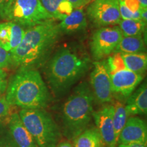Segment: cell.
Wrapping results in <instances>:
<instances>
[{"instance_id": "1", "label": "cell", "mask_w": 147, "mask_h": 147, "mask_svg": "<svg viewBox=\"0 0 147 147\" xmlns=\"http://www.w3.org/2000/svg\"><path fill=\"white\" fill-rule=\"evenodd\" d=\"M91 59L78 47L60 48L48 62L45 74L48 84L58 96L65 93L89 70Z\"/></svg>"}, {"instance_id": "2", "label": "cell", "mask_w": 147, "mask_h": 147, "mask_svg": "<svg viewBox=\"0 0 147 147\" xmlns=\"http://www.w3.org/2000/svg\"><path fill=\"white\" fill-rule=\"evenodd\" d=\"M55 20L27 27L19 45L11 54L12 65L32 68L45 59L61 34Z\"/></svg>"}, {"instance_id": "3", "label": "cell", "mask_w": 147, "mask_h": 147, "mask_svg": "<svg viewBox=\"0 0 147 147\" xmlns=\"http://www.w3.org/2000/svg\"><path fill=\"white\" fill-rule=\"evenodd\" d=\"M5 98L11 106L22 109H43L49 105L51 95L39 71L21 68L7 86Z\"/></svg>"}, {"instance_id": "4", "label": "cell", "mask_w": 147, "mask_h": 147, "mask_svg": "<svg viewBox=\"0 0 147 147\" xmlns=\"http://www.w3.org/2000/svg\"><path fill=\"white\" fill-rule=\"evenodd\" d=\"M94 96L87 82H83L75 88L64 103L62 122L64 134L74 140L84 131L93 119Z\"/></svg>"}, {"instance_id": "5", "label": "cell", "mask_w": 147, "mask_h": 147, "mask_svg": "<svg viewBox=\"0 0 147 147\" xmlns=\"http://www.w3.org/2000/svg\"><path fill=\"white\" fill-rule=\"evenodd\" d=\"M18 115L38 146L56 147L61 131L50 114L43 109H22Z\"/></svg>"}, {"instance_id": "6", "label": "cell", "mask_w": 147, "mask_h": 147, "mask_svg": "<svg viewBox=\"0 0 147 147\" xmlns=\"http://www.w3.org/2000/svg\"><path fill=\"white\" fill-rule=\"evenodd\" d=\"M0 18L27 28L54 20L40 0H9Z\"/></svg>"}, {"instance_id": "7", "label": "cell", "mask_w": 147, "mask_h": 147, "mask_svg": "<svg viewBox=\"0 0 147 147\" xmlns=\"http://www.w3.org/2000/svg\"><path fill=\"white\" fill-rule=\"evenodd\" d=\"M122 37V32L117 26L100 27L97 29L90 42L93 58L101 61L113 54Z\"/></svg>"}, {"instance_id": "8", "label": "cell", "mask_w": 147, "mask_h": 147, "mask_svg": "<svg viewBox=\"0 0 147 147\" xmlns=\"http://www.w3.org/2000/svg\"><path fill=\"white\" fill-rule=\"evenodd\" d=\"M87 14L89 21L97 27L119 24L121 20L119 0H95L88 5Z\"/></svg>"}, {"instance_id": "9", "label": "cell", "mask_w": 147, "mask_h": 147, "mask_svg": "<svg viewBox=\"0 0 147 147\" xmlns=\"http://www.w3.org/2000/svg\"><path fill=\"white\" fill-rule=\"evenodd\" d=\"M93 65L90 84L94 99L100 104L112 102L113 94L111 80L106 60L96 61Z\"/></svg>"}, {"instance_id": "10", "label": "cell", "mask_w": 147, "mask_h": 147, "mask_svg": "<svg viewBox=\"0 0 147 147\" xmlns=\"http://www.w3.org/2000/svg\"><path fill=\"white\" fill-rule=\"evenodd\" d=\"M110 76L113 94L123 99L127 98L144 79V74L127 68L110 72Z\"/></svg>"}, {"instance_id": "11", "label": "cell", "mask_w": 147, "mask_h": 147, "mask_svg": "<svg viewBox=\"0 0 147 147\" xmlns=\"http://www.w3.org/2000/svg\"><path fill=\"white\" fill-rule=\"evenodd\" d=\"M113 104H106L93 113L97 129L108 147H116L117 144L113 127Z\"/></svg>"}, {"instance_id": "12", "label": "cell", "mask_w": 147, "mask_h": 147, "mask_svg": "<svg viewBox=\"0 0 147 147\" xmlns=\"http://www.w3.org/2000/svg\"><path fill=\"white\" fill-rule=\"evenodd\" d=\"M147 126L144 121L137 117H129L123 128L117 144L146 143Z\"/></svg>"}, {"instance_id": "13", "label": "cell", "mask_w": 147, "mask_h": 147, "mask_svg": "<svg viewBox=\"0 0 147 147\" xmlns=\"http://www.w3.org/2000/svg\"><path fill=\"white\" fill-rule=\"evenodd\" d=\"M25 32L23 27L13 22L0 23V45L11 53L21 43Z\"/></svg>"}, {"instance_id": "14", "label": "cell", "mask_w": 147, "mask_h": 147, "mask_svg": "<svg viewBox=\"0 0 147 147\" xmlns=\"http://www.w3.org/2000/svg\"><path fill=\"white\" fill-rule=\"evenodd\" d=\"M59 25L61 34L75 35L84 32L87 27V20L83 8L74 9Z\"/></svg>"}, {"instance_id": "15", "label": "cell", "mask_w": 147, "mask_h": 147, "mask_svg": "<svg viewBox=\"0 0 147 147\" xmlns=\"http://www.w3.org/2000/svg\"><path fill=\"white\" fill-rule=\"evenodd\" d=\"M9 127L11 134L17 147H39L33 138L17 113H13L9 118Z\"/></svg>"}, {"instance_id": "16", "label": "cell", "mask_w": 147, "mask_h": 147, "mask_svg": "<svg viewBox=\"0 0 147 147\" xmlns=\"http://www.w3.org/2000/svg\"><path fill=\"white\" fill-rule=\"evenodd\" d=\"M127 98L125 106L128 117L142 114L146 115L147 113L146 82H143Z\"/></svg>"}, {"instance_id": "17", "label": "cell", "mask_w": 147, "mask_h": 147, "mask_svg": "<svg viewBox=\"0 0 147 147\" xmlns=\"http://www.w3.org/2000/svg\"><path fill=\"white\" fill-rule=\"evenodd\" d=\"M40 1L54 20L61 21L74 10L67 0H40Z\"/></svg>"}, {"instance_id": "18", "label": "cell", "mask_w": 147, "mask_h": 147, "mask_svg": "<svg viewBox=\"0 0 147 147\" xmlns=\"http://www.w3.org/2000/svg\"><path fill=\"white\" fill-rule=\"evenodd\" d=\"M145 42L143 36H123L114 53L134 54L145 53Z\"/></svg>"}, {"instance_id": "19", "label": "cell", "mask_w": 147, "mask_h": 147, "mask_svg": "<svg viewBox=\"0 0 147 147\" xmlns=\"http://www.w3.org/2000/svg\"><path fill=\"white\" fill-rule=\"evenodd\" d=\"M74 140V147H104V143L96 127L86 129Z\"/></svg>"}, {"instance_id": "20", "label": "cell", "mask_w": 147, "mask_h": 147, "mask_svg": "<svg viewBox=\"0 0 147 147\" xmlns=\"http://www.w3.org/2000/svg\"><path fill=\"white\" fill-rule=\"evenodd\" d=\"M121 55L126 68L134 72L144 74L147 67V55L146 53L121 54Z\"/></svg>"}, {"instance_id": "21", "label": "cell", "mask_w": 147, "mask_h": 147, "mask_svg": "<svg viewBox=\"0 0 147 147\" xmlns=\"http://www.w3.org/2000/svg\"><path fill=\"white\" fill-rule=\"evenodd\" d=\"M146 26V23L141 20L121 19L119 23V27L123 36H143Z\"/></svg>"}, {"instance_id": "22", "label": "cell", "mask_w": 147, "mask_h": 147, "mask_svg": "<svg viewBox=\"0 0 147 147\" xmlns=\"http://www.w3.org/2000/svg\"><path fill=\"white\" fill-rule=\"evenodd\" d=\"M113 127L115 139L117 142L119 135L126 123L128 117L125 106L123 104L120 102H117L113 104Z\"/></svg>"}, {"instance_id": "23", "label": "cell", "mask_w": 147, "mask_h": 147, "mask_svg": "<svg viewBox=\"0 0 147 147\" xmlns=\"http://www.w3.org/2000/svg\"><path fill=\"white\" fill-rule=\"evenodd\" d=\"M106 61L110 73L126 68L122 55L119 53H114L113 55H110Z\"/></svg>"}, {"instance_id": "24", "label": "cell", "mask_w": 147, "mask_h": 147, "mask_svg": "<svg viewBox=\"0 0 147 147\" xmlns=\"http://www.w3.org/2000/svg\"><path fill=\"white\" fill-rule=\"evenodd\" d=\"M11 106L5 97L0 95V121L8 117L11 114Z\"/></svg>"}, {"instance_id": "25", "label": "cell", "mask_w": 147, "mask_h": 147, "mask_svg": "<svg viewBox=\"0 0 147 147\" xmlns=\"http://www.w3.org/2000/svg\"><path fill=\"white\" fill-rule=\"evenodd\" d=\"M12 65L11 54L0 45V68H8Z\"/></svg>"}, {"instance_id": "26", "label": "cell", "mask_w": 147, "mask_h": 147, "mask_svg": "<svg viewBox=\"0 0 147 147\" xmlns=\"http://www.w3.org/2000/svg\"><path fill=\"white\" fill-rule=\"evenodd\" d=\"M8 81H7V74L3 69L0 68V95L6 91Z\"/></svg>"}, {"instance_id": "27", "label": "cell", "mask_w": 147, "mask_h": 147, "mask_svg": "<svg viewBox=\"0 0 147 147\" xmlns=\"http://www.w3.org/2000/svg\"><path fill=\"white\" fill-rule=\"evenodd\" d=\"M72 5L74 9L83 8L85 6V0H67Z\"/></svg>"}, {"instance_id": "28", "label": "cell", "mask_w": 147, "mask_h": 147, "mask_svg": "<svg viewBox=\"0 0 147 147\" xmlns=\"http://www.w3.org/2000/svg\"><path fill=\"white\" fill-rule=\"evenodd\" d=\"M118 147H147L146 143H129L119 144Z\"/></svg>"}, {"instance_id": "29", "label": "cell", "mask_w": 147, "mask_h": 147, "mask_svg": "<svg viewBox=\"0 0 147 147\" xmlns=\"http://www.w3.org/2000/svg\"><path fill=\"white\" fill-rule=\"evenodd\" d=\"M140 18L141 21L144 22L145 23H147V8L142 7L140 9Z\"/></svg>"}, {"instance_id": "30", "label": "cell", "mask_w": 147, "mask_h": 147, "mask_svg": "<svg viewBox=\"0 0 147 147\" xmlns=\"http://www.w3.org/2000/svg\"><path fill=\"white\" fill-rule=\"evenodd\" d=\"M9 0H0V17H1V14L4 10L5 7L6 6L7 3H8Z\"/></svg>"}, {"instance_id": "31", "label": "cell", "mask_w": 147, "mask_h": 147, "mask_svg": "<svg viewBox=\"0 0 147 147\" xmlns=\"http://www.w3.org/2000/svg\"><path fill=\"white\" fill-rule=\"evenodd\" d=\"M56 147H74L71 143H70L68 141H64V142H61Z\"/></svg>"}, {"instance_id": "32", "label": "cell", "mask_w": 147, "mask_h": 147, "mask_svg": "<svg viewBox=\"0 0 147 147\" xmlns=\"http://www.w3.org/2000/svg\"><path fill=\"white\" fill-rule=\"evenodd\" d=\"M138 2L140 3L141 6L147 8V0H138Z\"/></svg>"}, {"instance_id": "33", "label": "cell", "mask_w": 147, "mask_h": 147, "mask_svg": "<svg viewBox=\"0 0 147 147\" xmlns=\"http://www.w3.org/2000/svg\"><path fill=\"white\" fill-rule=\"evenodd\" d=\"M0 147H17L16 144L12 145V144H4L2 146H0Z\"/></svg>"}, {"instance_id": "34", "label": "cell", "mask_w": 147, "mask_h": 147, "mask_svg": "<svg viewBox=\"0 0 147 147\" xmlns=\"http://www.w3.org/2000/svg\"><path fill=\"white\" fill-rule=\"evenodd\" d=\"M93 1H95V0H85V5H89L90 3H91Z\"/></svg>"}]
</instances>
